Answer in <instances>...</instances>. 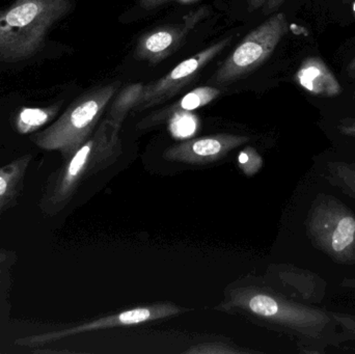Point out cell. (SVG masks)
<instances>
[{"label": "cell", "mask_w": 355, "mask_h": 354, "mask_svg": "<svg viewBox=\"0 0 355 354\" xmlns=\"http://www.w3.org/2000/svg\"><path fill=\"white\" fill-rule=\"evenodd\" d=\"M121 128L122 125L104 118L87 141L64 159L60 170L48 180L40 203L43 213L50 216L60 213L85 181L118 161L123 154Z\"/></svg>", "instance_id": "cell-1"}, {"label": "cell", "mask_w": 355, "mask_h": 354, "mask_svg": "<svg viewBox=\"0 0 355 354\" xmlns=\"http://www.w3.org/2000/svg\"><path fill=\"white\" fill-rule=\"evenodd\" d=\"M72 8V0H14L0 8V62L12 64L35 56L50 29Z\"/></svg>", "instance_id": "cell-2"}, {"label": "cell", "mask_w": 355, "mask_h": 354, "mask_svg": "<svg viewBox=\"0 0 355 354\" xmlns=\"http://www.w3.org/2000/svg\"><path fill=\"white\" fill-rule=\"evenodd\" d=\"M120 87V82H112L89 89L75 100L53 124L33 135L31 141L40 149L58 151L64 159L70 157L93 134Z\"/></svg>", "instance_id": "cell-3"}, {"label": "cell", "mask_w": 355, "mask_h": 354, "mask_svg": "<svg viewBox=\"0 0 355 354\" xmlns=\"http://www.w3.org/2000/svg\"><path fill=\"white\" fill-rule=\"evenodd\" d=\"M289 30V23L284 12L271 15L262 24L250 31L239 46L227 56L215 72L212 82L231 85L260 68L275 52Z\"/></svg>", "instance_id": "cell-4"}, {"label": "cell", "mask_w": 355, "mask_h": 354, "mask_svg": "<svg viewBox=\"0 0 355 354\" xmlns=\"http://www.w3.org/2000/svg\"><path fill=\"white\" fill-rule=\"evenodd\" d=\"M188 310L185 308L180 307L173 303H152V305L133 308V309L125 310L120 313L104 316L99 319L92 320V321L85 322V324L64 328V330L24 337V338L18 339L16 341V344H18L19 346L40 347L48 344V343L56 342L62 339L85 334V333L107 330V328H123V326H139V324L174 317V316L180 315V314L185 313Z\"/></svg>", "instance_id": "cell-5"}, {"label": "cell", "mask_w": 355, "mask_h": 354, "mask_svg": "<svg viewBox=\"0 0 355 354\" xmlns=\"http://www.w3.org/2000/svg\"><path fill=\"white\" fill-rule=\"evenodd\" d=\"M232 37H225L206 49L194 54L191 57L180 62L172 71L162 78L144 87L135 112H143L159 105L176 96L184 87L189 85L205 67L212 62L231 43Z\"/></svg>", "instance_id": "cell-6"}, {"label": "cell", "mask_w": 355, "mask_h": 354, "mask_svg": "<svg viewBox=\"0 0 355 354\" xmlns=\"http://www.w3.org/2000/svg\"><path fill=\"white\" fill-rule=\"evenodd\" d=\"M208 15L209 8L202 6L184 17L181 22L156 27L145 33L135 47V57L151 64L162 62L179 49L190 31Z\"/></svg>", "instance_id": "cell-7"}, {"label": "cell", "mask_w": 355, "mask_h": 354, "mask_svg": "<svg viewBox=\"0 0 355 354\" xmlns=\"http://www.w3.org/2000/svg\"><path fill=\"white\" fill-rule=\"evenodd\" d=\"M248 141V136L244 135L219 133L189 139L168 148L164 152V158L179 163L204 166L218 161Z\"/></svg>", "instance_id": "cell-8"}, {"label": "cell", "mask_w": 355, "mask_h": 354, "mask_svg": "<svg viewBox=\"0 0 355 354\" xmlns=\"http://www.w3.org/2000/svg\"><path fill=\"white\" fill-rule=\"evenodd\" d=\"M296 80L311 95L331 98L341 95V83L331 69L319 57H308L296 73Z\"/></svg>", "instance_id": "cell-9"}, {"label": "cell", "mask_w": 355, "mask_h": 354, "mask_svg": "<svg viewBox=\"0 0 355 354\" xmlns=\"http://www.w3.org/2000/svg\"><path fill=\"white\" fill-rule=\"evenodd\" d=\"M220 93L221 91L216 87H209V85L194 89L193 91H189V93L183 96L179 101L173 104V105L144 118L139 123V128L146 129L156 126L162 121L168 120L175 112H192V110L202 107V106L207 105L213 100L216 99L220 95Z\"/></svg>", "instance_id": "cell-10"}, {"label": "cell", "mask_w": 355, "mask_h": 354, "mask_svg": "<svg viewBox=\"0 0 355 354\" xmlns=\"http://www.w3.org/2000/svg\"><path fill=\"white\" fill-rule=\"evenodd\" d=\"M31 160V154H26L0 168V199L16 197Z\"/></svg>", "instance_id": "cell-11"}, {"label": "cell", "mask_w": 355, "mask_h": 354, "mask_svg": "<svg viewBox=\"0 0 355 354\" xmlns=\"http://www.w3.org/2000/svg\"><path fill=\"white\" fill-rule=\"evenodd\" d=\"M60 103L53 104L47 107H24L17 114L16 126L17 131L20 134H29L35 132L41 127L55 118L60 112Z\"/></svg>", "instance_id": "cell-12"}, {"label": "cell", "mask_w": 355, "mask_h": 354, "mask_svg": "<svg viewBox=\"0 0 355 354\" xmlns=\"http://www.w3.org/2000/svg\"><path fill=\"white\" fill-rule=\"evenodd\" d=\"M145 85L143 83H131L121 89L112 98L108 118L114 121L118 124L123 125L125 118L131 112H135L139 98L143 93Z\"/></svg>", "instance_id": "cell-13"}, {"label": "cell", "mask_w": 355, "mask_h": 354, "mask_svg": "<svg viewBox=\"0 0 355 354\" xmlns=\"http://www.w3.org/2000/svg\"><path fill=\"white\" fill-rule=\"evenodd\" d=\"M327 242L334 253L340 254L349 249L355 241V220L350 215L337 218L333 230L327 233Z\"/></svg>", "instance_id": "cell-14"}, {"label": "cell", "mask_w": 355, "mask_h": 354, "mask_svg": "<svg viewBox=\"0 0 355 354\" xmlns=\"http://www.w3.org/2000/svg\"><path fill=\"white\" fill-rule=\"evenodd\" d=\"M168 120L171 134L179 139H190L200 125L198 116L190 112H175Z\"/></svg>", "instance_id": "cell-15"}, {"label": "cell", "mask_w": 355, "mask_h": 354, "mask_svg": "<svg viewBox=\"0 0 355 354\" xmlns=\"http://www.w3.org/2000/svg\"><path fill=\"white\" fill-rule=\"evenodd\" d=\"M238 162H239L240 168L243 170L244 174L252 176L259 172L263 161L256 150L248 147L240 152Z\"/></svg>", "instance_id": "cell-16"}, {"label": "cell", "mask_w": 355, "mask_h": 354, "mask_svg": "<svg viewBox=\"0 0 355 354\" xmlns=\"http://www.w3.org/2000/svg\"><path fill=\"white\" fill-rule=\"evenodd\" d=\"M243 353H245V351L221 342H209L198 344L186 351V353L189 354H235Z\"/></svg>", "instance_id": "cell-17"}, {"label": "cell", "mask_w": 355, "mask_h": 354, "mask_svg": "<svg viewBox=\"0 0 355 354\" xmlns=\"http://www.w3.org/2000/svg\"><path fill=\"white\" fill-rule=\"evenodd\" d=\"M198 0H139V4L141 8L145 10H155V8H159V6H164L166 3H171V2H178V3H192V2H196Z\"/></svg>", "instance_id": "cell-18"}, {"label": "cell", "mask_w": 355, "mask_h": 354, "mask_svg": "<svg viewBox=\"0 0 355 354\" xmlns=\"http://www.w3.org/2000/svg\"><path fill=\"white\" fill-rule=\"evenodd\" d=\"M286 0H266L262 6L263 14L272 15L285 3Z\"/></svg>", "instance_id": "cell-19"}, {"label": "cell", "mask_w": 355, "mask_h": 354, "mask_svg": "<svg viewBox=\"0 0 355 354\" xmlns=\"http://www.w3.org/2000/svg\"><path fill=\"white\" fill-rule=\"evenodd\" d=\"M341 130L345 134L354 135L355 136V118L344 120L342 122Z\"/></svg>", "instance_id": "cell-20"}, {"label": "cell", "mask_w": 355, "mask_h": 354, "mask_svg": "<svg viewBox=\"0 0 355 354\" xmlns=\"http://www.w3.org/2000/svg\"><path fill=\"white\" fill-rule=\"evenodd\" d=\"M265 2H266V0H248V12H252L260 10L264 6Z\"/></svg>", "instance_id": "cell-21"}, {"label": "cell", "mask_w": 355, "mask_h": 354, "mask_svg": "<svg viewBox=\"0 0 355 354\" xmlns=\"http://www.w3.org/2000/svg\"><path fill=\"white\" fill-rule=\"evenodd\" d=\"M346 73H347V76L349 78L355 79V57L348 64L347 68H346Z\"/></svg>", "instance_id": "cell-22"}, {"label": "cell", "mask_w": 355, "mask_h": 354, "mask_svg": "<svg viewBox=\"0 0 355 354\" xmlns=\"http://www.w3.org/2000/svg\"><path fill=\"white\" fill-rule=\"evenodd\" d=\"M6 260H8V254L0 249V276H1L2 269H3V266L4 264H6Z\"/></svg>", "instance_id": "cell-23"}, {"label": "cell", "mask_w": 355, "mask_h": 354, "mask_svg": "<svg viewBox=\"0 0 355 354\" xmlns=\"http://www.w3.org/2000/svg\"><path fill=\"white\" fill-rule=\"evenodd\" d=\"M12 200L8 199H0V212L4 209V208L8 207V205H10Z\"/></svg>", "instance_id": "cell-24"}, {"label": "cell", "mask_w": 355, "mask_h": 354, "mask_svg": "<svg viewBox=\"0 0 355 354\" xmlns=\"http://www.w3.org/2000/svg\"><path fill=\"white\" fill-rule=\"evenodd\" d=\"M341 1L343 2V3L347 4L350 3V2L354 1V0H341Z\"/></svg>", "instance_id": "cell-25"}, {"label": "cell", "mask_w": 355, "mask_h": 354, "mask_svg": "<svg viewBox=\"0 0 355 354\" xmlns=\"http://www.w3.org/2000/svg\"><path fill=\"white\" fill-rule=\"evenodd\" d=\"M352 97H354V99L355 100V89L354 91V94H352Z\"/></svg>", "instance_id": "cell-26"}]
</instances>
